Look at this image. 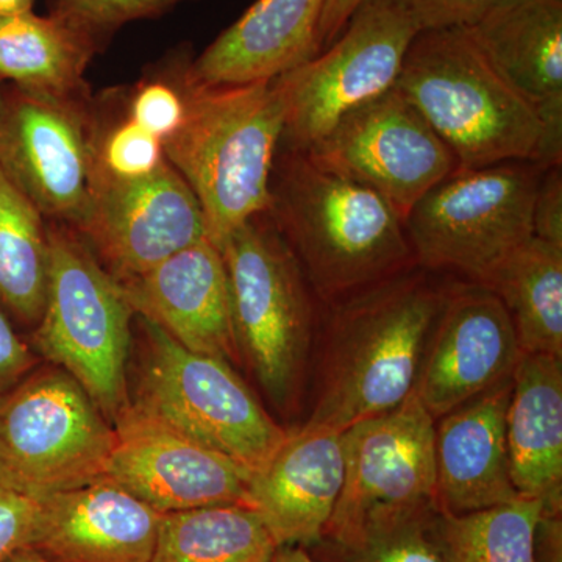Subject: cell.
I'll list each match as a JSON object with an SVG mask.
<instances>
[{
  "mask_svg": "<svg viewBox=\"0 0 562 562\" xmlns=\"http://www.w3.org/2000/svg\"><path fill=\"white\" fill-rule=\"evenodd\" d=\"M432 273L413 266L324 306L308 416L299 428L346 431L413 394L446 297L447 284Z\"/></svg>",
  "mask_w": 562,
  "mask_h": 562,
  "instance_id": "cell-1",
  "label": "cell"
},
{
  "mask_svg": "<svg viewBox=\"0 0 562 562\" xmlns=\"http://www.w3.org/2000/svg\"><path fill=\"white\" fill-rule=\"evenodd\" d=\"M322 306L416 266L405 225L382 195L279 151L266 210Z\"/></svg>",
  "mask_w": 562,
  "mask_h": 562,
  "instance_id": "cell-2",
  "label": "cell"
},
{
  "mask_svg": "<svg viewBox=\"0 0 562 562\" xmlns=\"http://www.w3.org/2000/svg\"><path fill=\"white\" fill-rule=\"evenodd\" d=\"M283 128L276 81L206 87L192 80L188 68L187 114L162 147L201 203L206 238L217 249L268 210Z\"/></svg>",
  "mask_w": 562,
  "mask_h": 562,
  "instance_id": "cell-3",
  "label": "cell"
},
{
  "mask_svg": "<svg viewBox=\"0 0 562 562\" xmlns=\"http://www.w3.org/2000/svg\"><path fill=\"white\" fill-rule=\"evenodd\" d=\"M220 250L241 364L280 413H299L312 379L321 302L266 211Z\"/></svg>",
  "mask_w": 562,
  "mask_h": 562,
  "instance_id": "cell-4",
  "label": "cell"
},
{
  "mask_svg": "<svg viewBox=\"0 0 562 562\" xmlns=\"http://www.w3.org/2000/svg\"><path fill=\"white\" fill-rule=\"evenodd\" d=\"M394 88L452 150L458 169L538 162V113L487 61L468 29L417 33Z\"/></svg>",
  "mask_w": 562,
  "mask_h": 562,
  "instance_id": "cell-5",
  "label": "cell"
},
{
  "mask_svg": "<svg viewBox=\"0 0 562 562\" xmlns=\"http://www.w3.org/2000/svg\"><path fill=\"white\" fill-rule=\"evenodd\" d=\"M50 276L32 350L68 372L114 424L131 406L127 366L135 312L120 281L69 225L49 221Z\"/></svg>",
  "mask_w": 562,
  "mask_h": 562,
  "instance_id": "cell-6",
  "label": "cell"
},
{
  "mask_svg": "<svg viewBox=\"0 0 562 562\" xmlns=\"http://www.w3.org/2000/svg\"><path fill=\"white\" fill-rule=\"evenodd\" d=\"M543 168L506 161L458 169L403 221L416 266L490 286L509 258L535 238V202Z\"/></svg>",
  "mask_w": 562,
  "mask_h": 562,
  "instance_id": "cell-7",
  "label": "cell"
},
{
  "mask_svg": "<svg viewBox=\"0 0 562 562\" xmlns=\"http://www.w3.org/2000/svg\"><path fill=\"white\" fill-rule=\"evenodd\" d=\"M143 351L131 405L173 430L260 472L290 430L266 412L227 361L184 349L138 316Z\"/></svg>",
  "mask_w": 562,
  "mask_h": 562,
  "instance_id": "cell-8",
  "label": "cell"
},
{
  "mask_svg": "<svg viewBox=\"0 0 562 562\" xmlns=\"http://www.w3.org/2000/svg\"><path fill=\"white\" fill-rule=\"evenodd\" d=\"M114 443L113 424L50 362L0 395V483L33 501L105 479Z\"/></svg>",
  "mask_w": 562,
  "mask_h": 562,
  "instance_id": "cell-9",
  "label": "cell"
},
{
  "mask_svg": "<svg viewBox=\"0 0 562 562\" xmlns=\"http://www.w3.org/2000/svg\"><path fill=\"white\" fill-rule=\"evenodd\" d=\"M417 33L398 0H362L327 49L273 79L284 105L280 149L308 150L351 110L390 92Z\"/></svg>",
  "mask_w": 562,
  "mask_h": 562,
  "instance_id": "cell-10",
  "label": "cell"
},
{
  "mask_svg": "<svg viewBox=\"0 0 562 562\" xmlns=\"http://www.w3.org/2000/svg\"><path fill=\"white\" fill-rule=\"evenodd\" d=\"M303 154L321 169L382 195L402 221L458 171L452 150L395 88L351 110Z\"/></svg>",
  "mask_w": 562,
  "mask_h": 562,
  "instance_id": "cell-11",
  "label": "cell"
},
{
  "mask_svg": "<svg viewBox=\"0 0 562 562\" xmlns=\"http://www.w3.org/2000/svg\"><path fill=\"white\" fill-rule=\"evenodd\" d=\"M0 171L57 224L76 227L92 171V95L57 99L0 83Z\"/></svg>",
  "mask_w": 562,
  "mask_h": 562,
  "instance_id": "cell-12",
  "label": "cell"
},
{
  "mask_svg": "<svg viewBox=\"0 0 562 562\" xmlns=\"http://www.w3.org/2000/svg\"><path fill=\"white\" fill-rule=\"evenodd\" d=\"M70 228L121 284L206 238L201 203L169 161L143 179L92 173L87 206Z\"/></svg>",
  "mask_w": 562,
  "mask_h": 562,
  "instance_id": "cell-13",
  "label": "cell"
},
{
  "mask_svg": "<svg viewBox=\"0 0 562 562\" xmlns=\"http://www.w3.org/2000/svg\"><path fill=\"white\" fill-rule=\"evenodd\" d=\"M105 479L158 513L247 505L249 469L128 406L113 424Z\"/></svg>",
  "mask_w": 562,
  "mask_h": 562,
  "instance_id": "cell-14",
  "label": "cell"
},
{
  "mask_svg": "<svg viewBox=\"0 0 562 562\" xmlns=\"http://www.w3.org/2000/svg\"><path fill=\"white\" fill-rule=\"evenodd\" d=\"M505 303L472 281L447 284L417 376V397L432 419L513 379L522 357Z\"/></svg>",
  "mask_w": 562,
  "mask_h": 562,
  "instance_id": "cell-15",
  "label": "cell"
},
{
  "mask_svg": "<svg viewBox=\"0 0 562 562\" xmlns=\"http://www.w3.org/2000/svg\"><path fill=\"white\" fill-rule=\"evenodd\" d=\"M435 425L413 392L397 408L347 428L344 486L324 535L350 530L380 509L432 502Z\"/></svg>",
  "mask_w": 562,
  "mask_h": 562,
  "instance_id": "cell-16",
  "label": "cell"
},
{
  "mask_svg": "<svg viewBox=\"0 0 562 562\" xmlns=\"http://www.w3.org/2000/svg\"><path fill=\"white\" fill-rule=\"evenodd\" d=\"M468 29L542 124L538 165L562 160V0H501Z\"/></svg>",
  "mask_w": 562,
  "mask_h": 562,
  "instance_id": "cell-17",
  "label": "cell"
},
{
  "mask_svg": "<svg viewBox=\"0 0 562 562\" xmlns=\"http://www.w3.org/2000/svg\"><path fill=\"white\" fill-rule=\"evenodd\" d=\"M121 286L136 316L154 322L184 349L241 364L224 258L209 238Z\"/></svg>",
  "mask_w": 562,
  "mask_h": 562,
  "instance_id": "cell-18",
  "label": "cell"
},
{
  "mask_svg": "<svg viewBox=\"0 0 562 562\" xmlns=\"http://www.w3.org/2000/svg\"><path fill=\"white\" fill-rule=\"evenodd\" d=\"M344 475V431L295 427L272 460L251 475L247 506L277 546L310 549L330 522Z\"/></svg>",
  "mask_w": 562,
  "mask_h": 562,
  "instance_id": "cell-19",
  "label": "cell"
},
{
  "mask_svg": "<svg viewBox=\"0 0 562 562\" xmlns=\"http://www.w3.org/2000/svg\"><path fill=\"white\" fill-rule=\"evenodd\" d=\"M33 552L49 562H150L162 514L103 479L38 502Z\"/></svg>",
  "mask_w": 562,
  "mask_h": 562,
  "instance_id": "cell-20",
  "label": "cell"
},
{
  "mask_svg": "<svg viewBox=\"0 0 562 562\" xmlns=\"http://www.w3.org/2000/svg\"><path fill=\"white\" fill-rule=\"evenodd\" d=\"M513 379L446 414L435 425V508L465 514L519 498L509 472L506 413Z\"/></svg>",
  "mask_w": 562,
  "mask_h": 562,
  "instance_id": "cell-21",
  "label": "cell"
},
{
  "mask_svg": "<svg viewBox=\"0 0 562 562\" xmlns=\"http://www.w3.org/2000/svg\"><path fill=\"white\" fill-rule=\"evenodd\" d=\"M327 0H257L190 65L191 79L231 87L277 79L319 54Z\"/></svg>",
  "mask_w": 562,
  "mask_h": 562,
  "instance_id": "cell-22",
  "label": "cell"
},
{
  "mask_svg": "<svg viewBox=\"0 0 562 562\" xmlns=\"http://www.w3.org/2000/svg\"><path fill=\"white\" fill-rule=\"evenodd\" d=\"M509 472L519 495L562 514V360L524 353L506 413Z\"/></svg>",
  "mask_w": 562,
  "mask_h": 562,
  "instance_id": "cell-23",
  "label": "cell"
},
{
  "mask_svg": "<svg viewBox=\"0 0 562 562\" xmlns=\"http://www.w3.org/2000/svg\"><path fill=\"white\" fill-rule=\"evenodd\" d=\"M99 52L55 14L0 16V80L18 90L57 99L91 95L85 72Z\"/></svg>",
  "mask_w": 562,
  "mask_h": 562,
  "instance_id": "cell-24",
  "label": "cell"
},
{
  "mask_svg": "<svg viewBox=\"0 0 562 562\" xmlns=\"http://www.w3.org/2000/svg\"><path fill=\"white\" fill-rule=\"evenodd\" d=\"M49 276V221L0 171V310L21 335L40 324Z\"/></svg>",
  "mask_w": 562,
  "mask_h": 562,
  "instance_id": "cell-25",
  "label": "cell"
},
{
  "mask_svg": "<svg viewBox=\"0 0 562 562\" xmlns=\"http://www.w3.org/2000/svg\"><path fill=\"white\" fill-rule=\"evenodd\" d=\"M512 316L524 353L562 360V249L532 238L490 284Z\"/></svg>",
  "mask_w": 562,
  "mask_h": 562,
  "instance_id": "cell-26",
  "label": "cell"
},
{
  "mask_svg": "<svg viewBox=\"0 0 562 562\" xmlns=\"http://www.w3.org/2000/svg\"><path fill=\"white\" fill-rule=\"evenodd\" d=\"M276 541L250 506L162 514L150 562H272Z\"/></svg>",
  "mask_w": 562,
  "mask_h": 562,
  "instance_id": "cell-27",
  "label": "cell"
},
{
  "mask_svg": "<svg viewBox=\"0 0 562 562\" xmlns=\"http://www.w3.org/2000/svg\"><path fill=\"white\" fill-rule=\"evenodd\" d=\"M542 503L522 497L480 512L432 509L430 538L443 562H532Z\"/></svg>",
  "mask_w": 562,
  "mask_h": 562,
  "instance_id": "cell-28",
  "label": "cell"
},
{
  "mask_svg": "<svg viewBox=\"0 0 562 562\" xmlns=\"http://www.w3.org/2000/svg\"><path fill=\"white\" fill-rule=\"evenodd\" d=\"M432 509V502L380 509L306 550L317 562H443L428 531Z\"/></svg>",
  "mask_w": 562,
  "mask_h": 562,
  "instance_id": "cell-29",
  "label": "cell"
},
{
  "mask_svg": "<svg viewBox=\"0 0 562 562\" xmlns=\"http://www.w3.org/2000/svg\"><path fill=\"white\" fill-rule=\"evenodd\" d=\"M166 160L160 139L125 113L122 90L92 98V173L114 180L151 176Z\"/></svg>",
  "mask_w": 562,
  "mask_h": 562,
  "instance_id": "cell-30",
  "label": "cell"
},
{
  "mask_svg": "<svg viewBox=\"0 0 562 562\" xmlns=\"http://www.w3.org/2000/svg\"><path fill=\"white\" fill-rule=\"evenodd\" d=\"M188 0H49V13L85 33L99 50L124 25L155 20Z\"/></svg>",
  "mask_w": 562,
  "mask_h": 562,
  "instance_id": "cell-31",
  "label": "cell"
},
{
  "mask_svg": "<svg viewBox=\"0 0 562 562\" xmlns=\"http://www.w3.org/2000/svg\"><path fill=\"white\" fill-rule=\"evenodd\" d=\"M419 32L471 27L501 0H398Z\"/></svg>",
  "mask_w": 562,
  "mask_h": 562,
  "instance_id": "cell-32",
  "label": "cell"
},
{
  "mask_svg": "<svg viewBox=\"0 0 562 562\" xmlns=\"http://www.w3.org/2000/svg\"><path fill=\"white\" fill-rule=\"evenodd\" d=\"M38 502L0 483V562L31 546Z\"/></svg>",
  "mask_w": 562,
  "mask_h": 562,
  "instance_id": "cell-33",
  "label": "cell"
},
{
  "mask_svg": "<svg viewBox=\"0 0 562 562\" xmlns=\"http://www.w3.org/2000/svg\"><path fill=\"white\" fill-rule=\"evenodd\" d=\"M535 238L562 249L561 165L543 169L535 202Z\"/></svg>",
  "mask_w": 562,
  "mask_h": 562,
  "instance_id": "cell-34",
  "label": "cell"
},
{
  "mask_svg": "<svg viewBox=\"0 0 562 562\" xmlns=\"http://www.w3.org/2000/svg\"><path fill=\"white\" fill-rule=\"evenodd\" d=\"M38 364V355L0 310V395Z\"/></svg>",
  "mask_w": 562,
  "mask_h": 562,
  "instance_id": "cell-35",
  "label": "cell"
},
{
  "mask_svg": "<svg viewBox=\"0 0 562 562\" xmlns=\"http://www.w3.org/2000/svg\"><path fill=\"white\" fill-rule=\"evenodd\" d=\"M532 562H562V514H542L536 527Z\"/></svg>",
  "mask_w": 562,
  "mask_h": 562,
  "instance_id": "cell-36",
  "label": "cell"
},
{
  "mask_svg": "<svg viewBox=\"0 0 562 562\" xmlns=\"http://www.w3.org/2000/svg\"><path fill=\"white\" fill-rule=\"evenodd\" d=\"M362 0H327L319 22V49L328 46L341 35L351 14L360 7Z\"/></svg>",
  "mask_w": 562,
  "mask_h": 562,
  "instance_id": "cell-37",
  "label": "cell"
},
{
  "mask_svg": "<svg viewBox=\"0 0 562 562\" xmlns=\"http://www.w3.org/2000/svg\"><path fill=\"white\" fill-rule=\"evenodd\" d=\"M272 562H317L308 550L297 546H283L277 549Z\"/></svg>",
  "mask_w": 562,
  "mask_h": 562,
  "instance_id": "cell-38",
  "label": "cell"
},
{
  "mask_svg": "<svg viewBox=\"0 0 562 562\" xmlns=\"http://www.w3.org/2000/svg\"><path fill=\"white\" fill-rule=\"evenodd\" d=\"M36 0H0V16L32 11Z\"/></svg>",
  "mask_w": 562,
  "mask_h": 562,
  "instance_id": "cell-39",
  "label": "cell"
},
{
  "mask_svg": "<svg viewBox=\"0 0 562 562\" xmlns=\"http://www.w3.org/2000/svg\"><path fill=\"white\" fill-rule=\"evenodd\" d=\"M5 562H49L44 560L43 557H40L38 553L33 552L32 549H22L20 552L10 557Z\"/></svg>",
  "mask_w": 562,
  "mask_h": 562,
  "instance_id": "cell-40",
  "label": "cell"
},
{
  "mask_svg": "<svg viewBox=\"0 0 562 562\" xmlns=\"http://www.w3.org/2000/svg\"><path fill=\"white\" fill-rule=\"evenodd\" d=\"M0 83H2V80H0Z\"/></svg>",
  "mask_w": 562,
  "mask_h": 562,
  "instance_id": "cell-41",
  "label": "cell"
}]
</instances>
